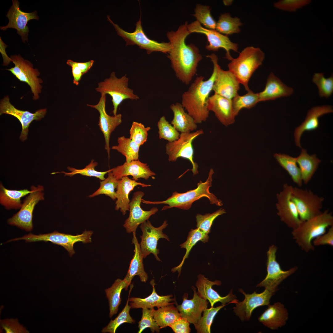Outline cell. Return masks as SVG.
Here are the masks:
<instances>
[{"label":"cell","instance_id":"31","mask_svg":"<svg viewBox=\"0 0 333 333\" xmlns=\"http://www.w3.org/2000/svg\"><path fill=\"white\" fill-rule=\"evenodd\" d=\"M138 185H140L143 187L151 186L150 185L137 182L128 176L124 177L120 180L116 188V210H120L123 215H125L126 212L129 210L130 201L129 199V194Z\"/></svg>","mask_w":333,"mask_h":333},{"label":"cell","instance_id":"49","mask_svg":"<svg viewBox=\"0 0 333 333\" xmlns=\"http://www.w3.org/2000/svg\"><path fill=\"white\" fill-rule=\"evenodd\" d=\"M159 137L172 142L177 140L180 134L174 127L167 121L164 116H162L158 122Z\"/></svg>","mask_w":333,"mask_h":333},{"label":"cell","instance_id":"14","mask_svg":"<svg viewBox=\"0 0 333 333\" xmlns=\"http://www.w3.org/2000/svg\"><path fill=\"white\" fill-rule=\"evenodd\" d=\"M187 28L191 33L196 32L205 35L207 37L209 44L206 46V49L209 51H217L222 48L226 51L225 58L231 60L233 58L230 54V51L232 50L238 52V45L232 42L229 38L216 30L207 29L203 27L197 21L188 24Z\"/></svg>","mask_w":333,"mask_h":333},{"label":"cell","instance_id":"21","mask_svg":"<svg viewBox=\"0 0 333 333\" xmlns=\"http://www.w3.org/2000/svg\"><path fill=\"white\" fill-rule=\"evenodd\" d=\"M144 195V193L142 191H137L134 193L129 204V215L123 224L127 233L136 232L139 225L148 220L158 211V209L155 207L149 211H145L142 208L141 203Z\"/></svg>","mask_w":333,"mask_h":333},{"label":"cell","instance_id":"11","mask_svg":"<svg viewBox=\"0 0 333 333\" xmlns=\"http://www.w3.org/2000/svg\"><path fill=\"white\" fill-rule=\"evenodd\" d=\"M31 189V192L24 199L19 211L7 220L9 224L27 231H31L33 228V213L35 206L39 201L44 199L43 186L33 185Z\"/></svg>","mask_w":333,"mask_h":333},{"label":"cell","instance_id":"38","mask_svg":"<svg viewBox=\"0 0 333 333\" xmlns=\"http://www.w3.org/2000/svg\"><path fill=\"white\" fill-rule=\"evenodd\" d=\"M273 156L280 166L288 173L294 182L299 187H301L302 181L300 168L297 164L296 158L280 153H275Z\"/></svg>","mask_w":333,"mask_h":333},{"label":"cell","instance_id":"5","mask_svg":"<svg viewBox=\"0 0 333 333\" xmlns=\"http://www.w3.org/2000/svg\"><path fill=\"white\" fill-rule=\"evenodd\" d=\"M265 57V53L260 48L249 46L245 48L237 58H233L228 64L229 70L247 91L250 90L248 86L250 79L262 64Z\"/></svg>","mask_w":333,"mask_h":333},{"label":"cell","instance_id":"24","mask_svg":"<svg viewBox=\"0 0 333 333\" xmlns=\"http://www.w3.org/2000/svg\"><path fill=\"white\" fill-rule=\"evenodd\" d=\"M192 288L194 291L193 298L188 299H187L188 295H184L182 303L180 305H176V307L181 318L194 325L201 318L204 310L207 308L208 302L207 300L198 294L194 286Z\"/></svg>","mask_w":333,"mask_h":333},{"label":"cell","instance_id":"44","mask_svg":"<svg viewBox=\"0 0 333 333\" xmlns=\"http://www.w3.org/2000/svg\"><path fill=\"white\" fill-rule=\"evenodd\" d=\"M112 171L108 173L107 178L101 181L99 188L88 196L92 198L101 194L109 197L113 200L116 199L115 189L117 188L120 180L117 179L113 174Z\"/></svg>","mask_w":333,"mask_h":333},{"label":"cell","instance_id":"12","mask_svg":"<svg viewBox=\"0 0 333 333\" xmlns=\"http://www.w3.org/2000/svg\"><path fill=\"white\" fill-rule=\"evenodd\" d=\"M10 58L14 66L7 70L10 71L19 80L26 82L30 86L33 94L34 100L38 99L42 88L40 84L43 81L38 77L40 74L38 70L33 68L31 63L24 60L20 55L11 56Z\"/></svg>","mask_w":333,"mask_h":333},{"label":"cell","instance_id":"51","mask_svg":"<svg viewBox=\"0 0 333 333\" xmlns=\"http://www.w3.org/2000/svg\"><path fill=\"white\" fill-rule=\"evenodd\" d=\"M150 127H146L141 123L133 122L130 130V138L140 146L142 145L147 140L148 132Z\"/></svg>","mask_w":333,"mask_h":333},{"label":"cell","instance_id":"57","mask_svg":"<svg viewBox=\"0 0 333 333\" xmlns=\"http://www.w3.org/2000/svg\"><path fill=\"white\" fill-rule=\"evenodd\" d=\"M94 62L93 60H90L85 62H76V64L80 70L83 75L87 72L92 66Z\"/></svg>","mask_w":333,"mask_h":333},{"label":"cell","instance_id":"33","mask_svg":"<svg viewBox=\"0 0 333 333\" xmlns=\"http://www.w3.org/2000/svg\"><path fill=\"white\" fill-rule=\"evenodd\" d=\"M170 108L174 114L171 124L178 132L180 133L190 132L197 129V124L194 118L185 112L181 103L177 102L172 104Z\"/></svg>","mask_w":333,"mask_h":333},{"label":"cell","instance_id":"43","mask_svg":"<svg viewBox=\"0 0 333 333\" xmlns=\"http://www.w3.org/2000/svg\"><path fill=\"white\" fill-rule=\"evenodd\" d=\"M244 95L240 96L238 94L232 99L236 116L238 115L242 109H250L259 102L258 93H255L250 89Z\"/></svg>","mask_w":333,"mask_h":333},{"label":"cell","instance_id":"55","mask_svg":"<svg viewBox=\"0 0 333 333\" xmlns=\"http://www.w3.org/2000/svg\"><path fill=\"white\" fill-rule=\"evenodd\" d=\"M190 323L187 320L181 317L175 321L170 327L175 333H189L191 330Z\"/></svg>","mask_w":333,"mask_h":333},{"label":"cell","instance_id":"3","mask_svg":"<svg viewBox=\"0 0 333 333\" xmlns=\"http://www.w3.org/2000/svg\"><path fill=\"white\" fill-rule=\"evenodd\" d=\"M214 173L213 170L211 168L208 173V178L205 182L200 181L197 184V187L183 193L175 191L171 196L166 200L163 201H151L142 199V202L146 204H164L168 205L164 206L162 210L172 208H176L183 210H189L195 201L203 197L207 198L211 204H215L218 206H221L223 204L222 201L209 191V188L212 186V175Z\"/></svg>","mask_w":333,"mask_h":333},{"label":"cell","instance_id":"27","mask_svg":"<svg viewBox=\"0 0 333 333\" xmlns=\"http://www.w3.org/2000/svg\"><path fill=\"white\" fill-rule=\"evenodd\" d=\"M333 112L332 107L330 105L316 106L309 110L304 121L295 129L294 137L296 146L301 148L300 138L304 132L313 130L318 128L320 117Z\"/></svg>","mask_w":333,"mask_h":333},{"label":"cell","instance_id":"25","mask_svg":"<svg viewBox=\"0 0 333 333\" xmlns=\"http://www.w3.org/2000/svg\"><path fill=\"white\" fill-rule=\"evenodd\" d=\"M207 108L212 111L220 122L227 126L235 121V115L232 99L214 94L209 97L207 101Z\"/></svg>","mask_w":333,"mask_h":333},{"label":"cell","instance_id":"7","mask_svg":"<svg viewBox=\"0 0 333 333\" xmlns=\"http://www.w3.org/2000/svg\"><path fill=\"white\" fill-rule=\"evenodd\" d=\"M129 78L126 75L118 78L114 72H112L109 78L98 84L95 88L101 94H108L112 97L113 106V115L117 114L118 106L126 99L138 100L139 97L135 94L134 90L128 87Z\"/></svg>","mask_w":333,"mask_h":333},{"label":"cell","instance_id":"6","mask_svg":"<svg viewBox=\"0 0 333 333\" xmlns=\"http://www.w3.org/2000/svg\"><path fill=\"white\" fill-rule=\"evenodd\" d=\"M141 14L140 18L135 24V29L132 32H127L121 28L107 16V20L114 27L117 35L122 38L126 43L125 46L136 45L139 48L146 50L149 55L155 51L164 53H169L171 49L170 43H159L149 38L144 32L142 26Z\"/></svg>","mask_w":333,"mask_h":333},{"label":"cell","instance_id":"20","mask_svg":"<svg viewBox=\"0 0 333 333\" xmlns=\"http://www.w3.org/2000/svg\"><path fill=\"white\" fill-rule=\"evenodd\" d=\"M12 5L6 15L9 19L8 24L5 26L0 27V29L5 31L8 28L16 29L18 34L21 36L23 43L28 41V36L29 30L27 25L31 20H38L39 17L37 12L35 11L31 13H27L21 10L19 8L18 1L12 0Z\"/></svg>","mask_w":333,"mask_h":333},{"label":"cell","instance_id":"53","mask_svg":"<svg viewBox=\"0 0 333 333\" xmlns=\"http://www.w3.org/2000/svg\"><path fill=\"white\" fill-rule=\"evenodd\" d=\"M311 2L310 0H281L274 3V6L281 10L293 12L309 4Z\"/></svg>","mask_w":333,"mask_h":333},{"label":"cell","instance_id":"15","mask_svg":"<svg viewBox=\"0 0 333 333\" xmlns=\"http://www.w3.org/2000/svg\"><path fill=\"white\" fill-rule=\"evenodd\" d=\"M167 223V221L165 220L161 226L155 227L148 220L140 224V228L142 235L140 236L141 241L139 244L144 258L152 253L157 261H161L158 256L159 251L157 246L158 240L160 238L170 241L168 236L163 232V229L168 225Z\"/></svg>","mask_w":333,"mask_h":333},{"label":"cell","instance_id":"42","mask_svg":"<svg viewBox=\"0 0 333 333\" xmlns=\"http://www.w3.org/2000/svg\"><path fill=\"white\" fill-rule=\"evenodd\" d=\"M133 287V285H131L128 299L124 308L114 319L111 320L107 325L102 329L101 332L115 333L117 328L122 324L124 323H132L135 322L130 314L131 307L129 304L130 294Z\"/></svg>","mask_w":333,"mask_h":333},{"label":"cell","instance_id":"54","mask_svg":"<svg viewBox=\"0 0 333 333\" xmlns=\"http://www.w3.org/2000/svg\"><path fill=\"white\" fill-rule=\"evenodd\" d=\"M314 246L327 245L333 246V225L329 227L327 232L320 235L312 240Z\"/></svg>","mask_w":333,"mask_h":333},{"label":"cell","instance_id":"37","mask_svg":"<svg viewBox=\"0 0 333 333\" xmlns=\"http://www.w3.org/2000/svg\"><path fill=\"white\" fill-rule=\"evenodd\" d=\"M152 313L160 329L170 327L175 321L181 318L179 311L173 304L158 308L157 310L153 308Z\"/></svg>","mask_w":333,"mask_h":333},{"label":"cell","instance_id":"16","mask_svg":"<svg viewBox=\"0 0 333 333\" xmlns=\"http://www.w3.org/2000/svg\"><path fill=\"white\" fill-rule=\"evenodd\" d=\"M206 56L215 63L216 68V73L212 90L214 92V94L232 100L238 94L240 82L229 70L225 71L221 69L218 64V58L216 55L212 53Z\"/></svg>","mask_w":333,"mask_h":333},{"label":"cell","instance_id":"22","mask_svg":"<svg viewBox=\"0 0 333 333\" xmlns=\"http://www.w3.org/2000/svg\"><path fill=\"white\" fill-rule=\"evenodd\" d=\"M106 94H101L98 103L94 105L87 104V105L96 109L100 116L98 125L103 134L105 142V149L109 157L110 148L109 140L111 133L122 122V115L121 114L110 116L108 114L105 110Z\"/></svg>","mask_w":333,"mask_h":333},{"label":"cell","instance_id":"29","mask_svg":"<svg viewBox=\"0 0 333 333\" xmlns=\"http://www.w3.org/2000/svg\"><path fill=\"white\" fill-rule=\"evenodd\" d=\"M292 88L285 84L273 72L268 76L264 89L258 93L259 101L275 100L282 97H287L293 92Z\"/></svg>","mask_w":333,"mask_h":333},{"label":"cell","instance_id":"56","mask_svg":"<svg viewBox=\"0 0 333 333\" xmlns=\"http://www.w3.org/2000/svg\"><path fill=\"white\" fill-rule=\"evenodd\" d=\"M67 64L72 67V73L73 78V83L76 85H78L83 75L80 70L76 62L71 60H67Z\"/></svg>","mask_w":333,"mask_h":333},{"label":"cell","instance_id":"34","mask_svg":"<svg viewBox=\"0 0 333 333\" xmlns=\"http://www.w3.org/2000/svg\"><path fill=\"white\" fill-rule=\"evenodd\" d=\"M296 161L299 167L302 181L306 184L311 179L321 160L315 154L309 155L305 149H302L300 155L296 158Z\"/></svg>","mask_w":333,"mask_h":333},{"label":"cell","instance_id":"52","mask_svg":"<svg viewBox=\"0 0 333 333\" xmlns=\"http://www.w3.org/2000/svg\"><path fill=\"white\" fill-rule=\"evenodd\" d=\"M142 315L138 322V333H141L147 328L150 329L152 333L160 332V328L155 320L152 313V308L142 309Z\"/></svg>","mask_w":333,"mask_h":333},{"label":"cell","instance_id":"39","mask_svg":"<svg viewBox=\"0 0 333 333\" xmlns=\"http://www.w3.org/2000/svg\"><path fill=\"white\" fill-rule=\"evenodd\" d=\"M208 234L205 233L199 229L197 228L195 229H191L189 232L186 240L180 245L181 248L186 249L185 254L180 264L178 266L172 268L171 270V272L174 273L178 271L179 275L185 260L188 257L189 253L193 247L199 241L205 243L208 242Z\"/></svg>","mask_w":333,"mask_h":333},{"label":"cell","instance_id":"32","mask_svg":"<svg viewBox=\"0 0 333 333\" xmlns=\"http://www.w3.org/2000/svg\"><path fill=\"white\" fill-rule=\"evenodd\" d=\"M132 243L134 246V254L131 261L129 268L124 278L129 286L135 276H139L140 281L146 282L148 278L147 274L144 270L143 258L139 243L136 236V232H133Z\"/></svg>","mask_w":333,"mask_h":333},{"label":"cell","instance_id":"23","mask_svg":"<svg viewBox=\"0 0 333 333\" xmlns=\"http://www.w3.org/2000/svg\"><path fill=\"white\" fill-rule=\"evenodd\" d=\"M221 284V282L219 280L210 281L204 275L200 274L198 276L195 285L197 288L198 294L202 298L208 300L211 307H213L215 303L219 302L224 305L227 303L236 302L238 300L236 299V296L233 294L232 290L227 295L221 297L212 289L213 286H220Z\"/></svg>","mask_w":333,"mask_h":333},{"label":"cell","instance_id":"1","mask_svg":"<svg viewBox=\"0 0 333 333\" xmlns=\"http://www.w3.org/2000/svg\"><path fill=\"white\" fill-rule=\"evenodd\" d=\"M188 22L180 25L175 31H168L171 49L167 57L171 61L175 76L182 83L189 84L196 74L202 56L198 48L193 44H187L186 37L191 33L187 28Z\"/></svg>","mask_w":333,"mask_h":333},{"label":"cell","instance_id":"48","mask_svg":"<svg viewBox=\"0 0 333 333\" xmlns=\"http://www.w3.org/2000/svg\"><path fill=\"white\" fill-rule=\"evenodd\" d=\"M312 82L317 86L319 96L320 97L328 98L332 95L333 92V76L326 78L324 74L317 73L314 74Z\"/></svg>","mask_w":333,"mask_h":333},{"label":"cell","instance_id":"36","mask_svg":"<svg viewBox=\"0 0 333 333\" xmlns=\"http://www.w3.org/2000/svg\"><path fill=\"white\" fill-rule=\"evenodd\" d=\"M128 286L125 280L118 278L112 286L105 290L109 306V317L111 318L116 314L121 303V295L123 289L127 290Z\"/></svg>","mask_w":333,"mask_h":333},{"label":"cell","instance_id":"45","mask_svg":"<svg viewBox=\"0 0 333 333\" xmlns=\"http://www.w3.org/2000/svg\"><path fill=\"white\" fill-rule=\"evenodd\" d=\"M98 165V163L94 162L93 160H92L84 168L82 169H77L73 167H68V169L70 171V172H66L64 171L61 172H56L51 173V174H55L56 173H63L64 174V175L72 176L76 174H80L82 175L89 177H93L98 178L101 180H103L105 178V175L109 172L111 171L112 168L108 171L101 172L96 171L95 169V167Z\"/></svg>","mask_w":333,"mask_h":333},{"label":"cell","instance_id":"19","mask_svg":"<svg viewBox=\"0 0 333 333\" xmlns=\"http://www.w3.org/2000/svg\"><path fill=\"white\" fill-rule=\"evenodd\" d=\"M46 109H40L32 113L27 111L16 109L10 101L8 96L5 97L0 101V115L5 113L12 115L19 121L22 126V130L19 138L22 141L27 139L30 124L34 120L40 121L46 114Z\"/></svg>","mask_w":333,"mask_h":333},{"label":"cell","instance_id":"40","mask_svg":"<svg viewBox=\"0 0 333 333\" xmlns=\"http://www.w3.org/2000/svg\"><path fill=\"white\" fill-rule=\"evenodd\" d=\"M118 145L112 146L111 149L121 153L126 158V162H129L138 160L139 151L140 146L130 138L124 136L118 137Z\"/></svg>","mask_w":333,"mask_h":333},{"label":"cell","instance_id":"41","mask_svg":"<svg viewBox=\"0 0 333 333\" xmlns=\"http://www.w3.org/2000/svg\"><path fill=\"white\" fill-rule=\"evenodd\" d=\"M242 24L239 18H232L229 13H224L219 17L216 30L226 35L238 33L240 31V27Z\"/></svg>","mask_w":333,"mask_h":333},{"label":"cell","instance_id":"4","mask_svg":"<svg viewBox=\"0 0 333 333\" xmlns=\"http://www.w3.org/2000/svg\"><path fill=\"white\" fill-rule=\"evenodd\" d=\"M333 225V216L329 210L306 220L302 221L291 233L296 243L306 253L314 251L312 244L315 238L326 232L327 229Z\"/></svg>","mask_w":333,"mask_h":333},{"label":"cell","instance_id":"47","mask_svg":"<svg viewBox=\"0 0 333 333\" xmlns=\"http://www.w3.org/2000/svg\"><path fill=\"white\" fill-rule=\"evenodd\" d=\"M209 6L197 4L193 15L196 21L203 24L207 29L216 30V22L211 15Z\"/></svg>","mask_w":333,"mask_h":333},{"label":"cell","instance_id":"30","mask_svg":"<svg viewBox=\"0 0 333 333\" xmlns=\"http://www.w3.org/2000/svg\"><path fill=\"white\" fill-rule=\"evenodd\" d=\"M153 290L150 294L145 298L132 297L129 299L130 305L132 308L151 309L156 307L158 308L174 304L171 302L175 300L171 298L172 295L160 296L156 293L154 286L156 284L154 279L150 282Z\"/></svg>","mask_w":333,"mask_h":333},{"label":"cell","instance_id":"13","mask_svg":"<svg viewBox=\"0 0 333 333\" xmlns=\"http://www.w3.org/2000/svg\"><path fill=\"white\" fill-rule=\"evenodd\" d=\"M277 247L274 245L270 246L267 252V274L264 279L257 285V287H264L265 289L276 292L278 286L283 281L298 269L297 266L287 270H283L276 259Z\"/></svg>","mask_w":333,"mask_h":333},{"label":"cell","instance_id":"2","mask_svg":"<svg viewBox=\"0 0 333 333\" xmlns=\"http://www.w3.org/2000/svg\"><path fill=\"white\" fill-rule=\"evenodd\" d=\"M212 62L213 69L210 77L205 80L203 76L197 77L188 90L182 95V105L197 124L206 121L209 117L207 101L216 73V64Z\"/></svg>","mask_w":333,"mask_h":333},{"label":"cell","instance_id":"26","mask_svg":"<svg viewBox=\"0 0 333 333\" xmlns=\"http://www.w3.org/2000/svg\"><path fill=\"white\" fill-rule=\"evenodd\" d=\"M111 172L118 180L124 177L131 175L133 177L132 179L136 181L140 178L147 180L150 177L156 175L147 163L142 162L139 160L129 162H125L122 165L113 168Z\"/></svg>","mask_w":333,"mask_h":333},{"label":"cell","instance_id":"28","mask_svg":"<svg viewBox=\"0 0 333 333\" xmlns=\"http://www.w3.org/2000/svg\"><path fill=\"white\" fill-rule=\"evenodd\" d=\"M288 312L280 302L268 305V308L258 317L259 321L271 330L278 329L284 326L288 319Z\"/></svg>","mask_w":333,"mask_h":333},{"label":"cell","instance_id":"9","mask_svg":"<svg viewBox=\"0 0 333 333\" xmlns=\"http://www.w3.org/2000/svg\"><path fill=\"white\" fill-rule=\"evenodd\" d=\"M204 134L202 129L193 132L180 133L179 138L174 141L168 142L165 146L166 152L170 162H175L179 158L188 160L192 165L190 170L195 175L199 173L198 164L194 161L192 143L197 137Z\"/></svg>","mask_w":333,"mask_h":333},{"label":"cell","instance_id":"10","mask_svg":"<svg viewBox=\"0 0 333 333\" xmlns=\"http://www.w3.org/2000/svg\"><path fill=\"white\" fill-rule=\"evenodd\" d=\"M291 198L296 207L302 221L310 219L322 212L321 210L324 198L314 194L310 190L293 187Z\"/></svg>","mask_w":333,"mask_h":333},{"label":"cell","instance_id":"8","mask_svg":"<svg viewBox=\"0 0 333 333\" xmlns=\"http://www.w3.org/2000/svg\"><path fill=\"white\" fill-rule=\"evenodd\" d=\"M93 233V232L91 230H85L82 234L75 235L62 233L56 231L38 235L30 233L22 237L10 240L7 242L21 240H24L27 242L49 241L64 247L71 257L75 253L73 248L74 244L79 242H81L84 244L91 242V237Z\"/></svg>","mask_w":333,"mask_h":333},{"label":"cell","instance_id":"17","mask_svg":"<svg viewBox=\"0 0 333 333\" xmlns=\"http://www.w3.org/2000/svg\"><path fill=\"white\" fill-rule=\"evenodd\" d=\"M293 187L287 183L283 185L282 190L276 195L278 203L276 206L277 214L281 220L289 228L294 229L302 221L300 219L296 207L291 199Z\"/></svg>","mask_w":333,"mask_h":333},{"label":"cell","instance_id":"50","mask_svg":"<svg viewBox=\"0 0 333 333\" xmlns=\"http://www.w3.org/2000/svg\"><path fill=\"white\" fill-rule=\"evenodd\" d=\"M226 212L224 209L220 208L212 213H206L204 215L197 214L196 216L197 228L208 234L210 232L211 226L215 220Z\"/></svg>","mask_w":333,"mask_h":333},{"label":"cell","instance_id":"46","mask_svg":"<svg viewBox=\"0 0 333 333\" xmlns=\"http://www.w3.org/2000/svg\"><path fill=\"white\" fill-rule=\"evenodd\" d=\"M225 305H222L215 307L206 308L203 314L197 323L194 324L197 333H210L211 327L213 319L218 312Z\"/></svg>","mask_w":333,"mask_h":333},{"label":"cell","instance_id":"35","mask_svg":"<svg viewBox=\"0 0 333 333\" xmlns=\"http://www.w3.org/2000/svg\"><path fill=\"white\" fill-rule=\"evenodd\" d=\"M0 203L7 209L20 208L22 203L21 198L31 192L27 189L10 190L5 188L1 183L0 185Z\"/></svg>","mask_w":333,"mask_h":333},{"label":"cell","instance_id":"18","mask_svg":"<svg viewBox=\"0 0 333 333\" xmlns=\"http://www.w3.org/2000/svg\"><path fill=\"white\" fill-rule=\"evenodd\" d=\"M239 290L244 295V299L241 302L238 300L236 302V306L233 309L236 314L242 321L249 320L255 308L269 305L271 297L276 292L266 289L260 293L254 291L251 294H246L241 289Z\"/></svg>","mask_w":333,"mask_h":333}]
</instances>
